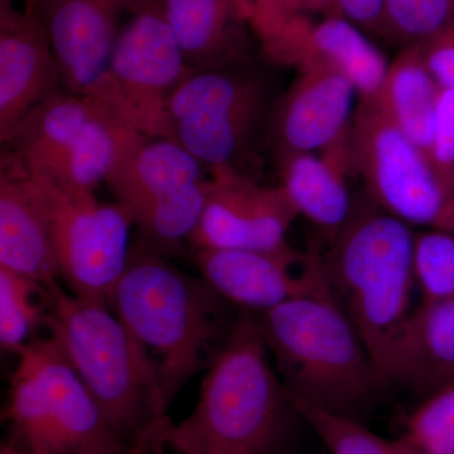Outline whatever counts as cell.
<instances>
[{
    "mask_svg": "<svg viewBox=\"0 0 454 454\" xmlns=\"http://www.w3.org/2000/svg\"><path fill=\"white\" fill-rule=\"evenodd\" d=\"M259 322L293 402L358 419L378 399L385 382L328 284L318 249L307 252L301 292Z\"/></svg>",
    "mask_w": 454,
    "mask_h": 454,
    "instance_id": "cell-1",
    "label": "cell"
},
{
    "mask_svg": "<svg viewBox=\"0 0 454 454\" xmlns=\"http://www.w3.org/2000/svg\"><path fill=\"white\" fill-rule=\"evenodd\" d=\"M295 413L259 319L243 316L206 370L195 408L168 423L160 447L176 454H277Z\"/></svg>",
    "mask_w": 454,
    "mask_h": 454,
    "instance_id": "cell-2",
    "label": "cell"
},
{
    "mask_svg": "<svg viewBox=\"0 0 454 454\" xmlns=\"http://www.w3.org/2000/svg\"><path fill=\"white\" fill-rule=\"evenodd\" d=\"M46 325L107 422L133 450L160 448L170 420L153 361L103 301L83 300L61 284L47 291Z\"/></svg>",
    "mask_w": 454,
    "mask_h": 454,
    "instance_id": "cell-3",
    "label": "cell"
},
{
    "mask_svg": "<svg viewBox=\"0 0 454 454\" xmlns=\"http://www.w3.org/2000/svg\"><path fill=\"white\" fill-rule=\"evenodd\" d=\"M223 303L201 277L131 244L107 304L153 361L168 409L182 387L207 370L226 340Z\"/></svg>",
    "mask_w": 454,
    "mask_h": 454,
    "instance_id": "cell-4",
    "label": "cell"
},
{
    "mask_svg": "<svg viewBox=\"0 0 454 454\" xmlns=\"http://www.w3.org/2000/svg\"><path fill=\"white\" fill-rule=\"evenodd\" d=\"M415 231L369 199L321 252L325 276L387 385L391 361L415 307Z\"/></svg>",
    "mask_w": 454,
    "mask_h": 454,
    "instance_id": "cell-5",
    "label": "cell"
},
{
    "mask_svg": "<svg viewBox=\"0 0 454 454\" xmlns=\"http://www.w3.org/2000/svg\"><path fill=\"white\" fill-rule=\"evenodd\" d=\"M5 418L13 442L52 454H137L49 336L18 354Z\"/></svg>",
    "mask_w": 454,
    "mask_h": 454,
    "instance_id": "cell-6",
    "label": "cell"
},
{
    "mask_svg": "<svg viewBox=\"0 0 454 454\" xmlns=\"http://www.w3.org/2000/svg\"><path fill=\"white\" fill-rule=\"evenodd\" d=\"M268 82L247 61L196 68L172 95L167 138L208 173H243L245 158L268 116Z\"/></svg>",
    "mask_w": 454,
    "mask_h": 454,
    "instance_id": "cell-7",
    "label": "cell"
},
{
    "mask_svg": "<svg viewBox=\"0 0 454 454\" xmlns=\"http://www.w3.org/2000/svg\"><path fill=\"white\" fill-rule=\"evenodd\" d=\"M139 137L103 104L61 90L32 112L3 145L33 177L95 191Z\"/></svg>",
    "mask_w": 454,
    "mask_h": 454,
    "instance_id": "cell-8",
    "label": "cell"
},
{
    "mask_svg": "<svg viewBox=\"0 0 454 454\" xmlns=\"http://www.w3.org/2000/svg\"><path fill=\"white\" fill-rule=\"evenodd\" d=\"M207 184V169L176 140L145 136L125 149L106 181L138 231V244L164 256L190 243Z\"/></svg>",
    "mask_w": 454,
    "mask_h": 454,
    "instance_id": "cell-9",
    "label": "cell"
},
{
    "mask_svg": "<svg viewBox=\"0 0 454 454\" xmlns=\"http://www.w3.org/2000/svg\"><path fill=\"white\" fill-rule=\"evenodd\" d=\"M23 169L49 226L67 291L107 303L129 259L130 217L118 203L100 201L95 191L56 186Z\"/></svg>",
    "mask_w": 454,
    "mask_h": 454,
    "instance_id": "cell-10",
    "label": "cell"
},
{
    "mask_svg": "<svg viewBox=\"0 0 454 454\" xmlns=\"http://www.w3.org/2000/svg\"><path fill=\"white\" fill-rule=\"evenodd\" d=\"M192 70L158 0H145L122 27L106 74L89 98L142 136L167 138L170 98Z\"/></svg>",
    "mask_w": 454,
    "mask_h": 454,
    "instance_id": "cell-11",
    "label": "cell"
},
{
    "mask_svg": "<svg viewBox=\"0 0 454 454\" xmlns=\"http://www.w3.org/2000/svg\"><path fill=\"white\" fill-rule=\"evenodd\" d=\"M349 154L373 205L409 226L454 232V200L428 157L382 115L372 98H360L355 109Z\"/></svg>",
    "mask_w": 454,
    "mask_h": 454,
    "instance_id": "cell-12",
    "label": "cell"
},
{
    "mask_svg": "<svg viewBox=\"0 0 454 454\" xmlns=\"http://www.w3.org/2000/svg\"><path fill=\"white\" fill-rule=\"evenodd\" d=\"M297 217L282 187L219 170L208 173L205 208L188 244L193 250H280L291 247L286 235Z\"/></svg>",
    "mask_w": 454,
    "mask_h": 454,
    "instance_id": "cell-13",
    "label": "cell"
},
{
    "mask_svg": "<svg viewBox=\"0 0 454 454\" xmlns=\"http://www.w3.org/2000/svg\"><path fill=\"white\" fill-rule=\"evenodd\" d=\"M260 43L268 59L292 66L298 73L325 70L342 74L360 98L378 94L389 67L381 51L340 16H328L316 23L295 14Z\"/></svg>",
    "mask_w": 454,
    "mask_h": 454,
    "instance_id": "cell-14",
    "label": "cell"
},
{
    "mask_svg": "<svg viewBox=\"0 0 454 454\" xmlns=\"http://www.w3.org/2000/svg\"><path fill=\"white\" fill-rule=\"evenodd\" d=\"M145 0H40L65 91L91 97L106 74L122 20Z\"/></svg>",
    "mask_w": 454,
    "mask_h": 454,
    "instance_id": "cell-15",
    "label": "cell"
},
{
    "mask_svg": "<svg viewBox=\"0 0 454 454\" xmlns=\"http://www.w3.org/2000/svg\"><path fill=\"white\" fill-rule=\"evenodd\" d=\"M62 88L49 33L37 9L0 2V140L5 145Z\"/></svg>",
    "mask_w": 454,
    "mask_h": 454,
    "instance_id": "cell-16",
    "label": "cell"
},
{
    "mask_svg": "<svg viewBox=\"0 0 454 454\" xmlns=\"http://www.w3.org/2000/svg\"><path fill=\"white\" fill-rule=\"evenodd\" d=\"M357 92L342 74L303 71L270 115L278 160L327 151L349 134Z\"/></svg>",
    "mask_w": 454,
    "mask_h": 454,
    "instance_id": "cell-17",
    "label": "cell"
},
{
    "mask_svg": "<svg viewBox=\"0 0 454 454\" xmlns=\"http://www.w3.org/2000/svg\"><path fill=\"white\" fill-rule=\"evenodd\" d=\"M199 276L223 298L259 315L276 309L301 292L306 283L307 252L195 249Z\"/></svg>",
    "mask_w": 454,
    "mask_h": 454,
    "instance_id": "cell-18",
    "label": "cell"
},
{
    "mask_svg": "<svg viewBox=\"0 0 454 454\" xmlns=\"http://www.w3.org/2000/svg\"><path fill=\"white\" fill-rule=\"evenodd\" d=\"M158 3L193 70L252 59L253 0Z\"/></svg>",
    "mask_w": 454,
    "mask_h": 454,
    "instance_id": "cell-19",
    "label": "cell"
},
{
    "mask_svg": "<svg viewBox=\"0 0 454 454\" xmlns=\"http://www.w3.org/2000/svg\"><path fill=\"white\" fill-rule=\"evenodd\" d=\"M0 267L29 278L46 291L61 280L49 226L27 186L25 169L5 148L0 162Z\"/></svg>",
    "mask_w": 454,
    "mask_h": 454,
    "instance_id": "cell-20",
    "label": "cell"
},
{
    "mask_svg": "<svg viewBox=\"0 0 454 454\" xmlns=\"http://www.w3.org/2000/svg\"><path fill=\"white\" fill-rule=\"evenodd\" d=\"M278 162L282 179L279 186L298 216L330 232L333 238L348 223L356 205L346 184V170L351 163L349 134L319 155H288Z\"/></svg>",
    "mask_w": 454,
    "mask_h": 454,
    "instance_id": "cell-21",
    "label": "cell"
},
{
    "mask_svg": "<svg viewBox=\"0 0 454 454\" xmlns=\"http://www.w3.org/2000/svg\"><path fill=\"white\" fill-rule=\"evenodd\" d=\"M453 381L454 300L420 301L397 343L387 385L429 395Z\"/></svg>",
    "mask_w": 454,
    "mask_h": 454,
    "instance_id": "cell-22",
    "label": "cell"
},
{
    "mask_svg": "<svg viewBox=\"0 0 454 454\" xmlns=\"http://www.w3.org/2000/svg\"><path fill=\"white\" fill-rule=\"evenodd\" d=\"M442 89L424 62L419 44L406 46L390 62L372 98L382 115L428 157Z\"/></svg>",
    "mask_w": 454,
    "mask_h": 454,
    "instance_id": "cell-23",
    "label": "cell"
},
{
    "mask_svg": "<svg viewBox=\"0 0 454 454\" xmlns=\"http://www.w3.org/2000/svg\"><path fill=\"white\" fill-rule=\"evenodd\" d=\"M47 291L29 278L0 267V345L20 354L46 322Z\"/></svg>",
    "mask_w": 454,
    "mask_h": 454,
    "instance_id": "cell-24",
    "label": "cell"
},
{
    "mask_svg": "<svg viewBox=\"0 0 454 454\" xmlns=\"http://www.w3.org/2000/svg\"><path fill=\"white\" fill-rule=\"evenodd\" d=\"M291 402L298 417L309 424L331 454H417L403 437H380L355 418Z\"/></svg>",
    "mask_w": 454,
    "mask_h": 454,
    "instance_id": "cell-25",
    "label": "cell"
},
{
    "mask_svg": "<svg viewBox=\"0 0 454 454\" xmlns=\"http://www.w3.org/2000/svg\"><path fill=\"white\" fill-rule=\"evenodd\" d=\"M454 23V0H384L379 35L403 46L419 44Z\"/></svg>",
    "mask_w": 454,
    "mask_h": 454,
    "instance_id": "cell-26",
    "label": "cell"
},
{
    "mask_svg": "<svg viewBox=\"0 0 454 454\" xmlns=\"http://www.w3.org/2000/svg\"><path fill=\"white\" fill-rule=\"evenodd\" d=\"M414 271L420 301L454 300V232H415Z\"/></svg>",
    "mask_w": 454,
    "mask_h": 454,
    "instance_id": "cell-27",
    "label": "cell"
},
{
    "mask_svg": "<svg viewBox=\"0 0 454 454\" xmlns=\"http://www.w3.org/2000/svg\"><path fill=\"white\" fill-rule=\"evenodd\" d=\"M403 439L417 454H454V381L415 409Z\"/></svg>",
    "mask_w": 454,
    "mask_h": 454,
    "instance_id": "cell-28",
    "label": "cell"
},
{
    "mask_svg": "<svg viewBox=\"0 0 454 454\" xmlns=\"http://www.w3.org/2000/svg\"><path fill=\"white\" fill-rule=\"evenodd\" d=\"M419 46L424 62L441 89H454V23Z\"/></svg>",
    "mask_w": 454,
    "mask_h": 454,
    "instance_id": "cell-29",
    "label": "cell"
},
{
    "mask_svg": "<svg viewBox=\"0 0 454 454\" xmlns=\"http://www.w3.org/2000/svg\"><path fill=\"white\" fill-rule=\"evenodd\" d=\"M337 13L367 31H380L384 0H336Z\"/></svg>",
    "mask_w": 454,
    "mask_h": 454,
    "instance_id": "cell-30",
    "label": "cell"
},
{
    "mask_svg": "<svg viewBox=\"0 0 454 454\" xmlns=\"http://www.w3.org/2000/svg\"><path fill=\"white\" fill-rule=\"evenodd\" d=\"M254 18L253 28L260 42L282 26L286 20L284 3L286 0H253Z\"/></svg>",
    "mask_w": 454,
    "mask_h": 454,
    "instance_id": "cell-31",
    "label": "cell"
},
{
    "mask_svg": "<svg viewBox=\"0 0 454 454\" xmlns=\"http://www.w3.org/2000/svg\"><path fill=\"white\" fill-rule=\"evenodd\" d=\"M284 11H286V20L295 14L306 16L309 12H325L327 17L339 16L336 0H286Z\"/></svg>",
    "mask_w": 454,
    "mask_h": 454,
    "instance_id": "cell-32",
    "label": "cell"
},
{
    "mask_svg": "<svg viewBox=\"0 0 454 454\" xmlns=\"http://www.w3.org/2000/svg\"><path fill=\"white\" fill-rule=\"evenodd\" d=\"M0 454H52L46 452V450H33V448L22 446L16 442H12L9 444H3L2 452Z\"/></svg>",
    "mask_w": 454,
    "mask_h": 454,
    "instance_id": "cell-33",
    "label": "cell"
},
{
    "mask_svg": "<svg viewBox=\"0 0 454 454\" xmlns=\"http://www.w3.org/2000/svg\"><path fill=\"white\" fill-rule=\"evenodd\" d=\"M0 2H14V0H0ZM40 0H25V7L38 8Z\"/></svg>",
    "mask_w": 454,
    "mask_h": 454,
    "instance_id": "cell-34",
    "label": "cell"
},
{
    "mask_svg": "<svg viewBox=\"0 0 454 454\" xmlns=\"http://www.w3.org/2000/svg\"><path fill=\"white\" fill-rule=\"evenodd\" d=\"M137 454H145V453H137Z\"/></svg>",
    "mask_w": 454,
    "mask_h": 454,
    "instance_id": "cell-35",
    "label": "cell"
}]
</instances>
